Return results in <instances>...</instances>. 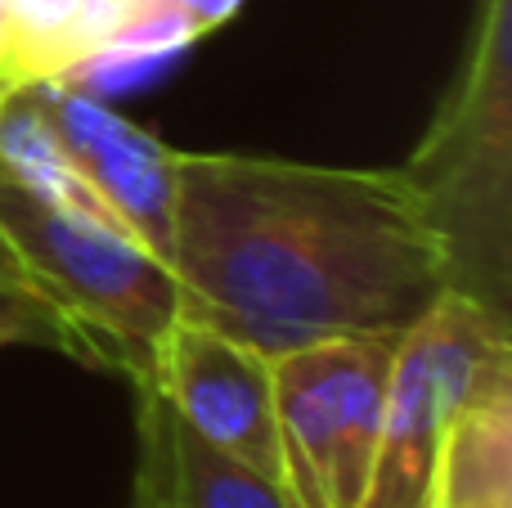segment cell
<instances>
[{
	"instance_id": "obj_1",
	"label": "cell",
	"mask_w": 512,
	"mask_h": 508,
	"mask_svg": "<svg viewBox=\"0 0 512 508\" xmlns=\"http://www.w3.org/2000/svg\"><path fill=\"white\" fill-rule=\"evenodd\" d=\"M180 315L279 360L405 333L450 293V252L400 167L176 149Z\"/></svg>"
},
{
	"instance_id": "obj_2",
	"label": "cell",
	"mask_w": 512,
	"mask_h": 508,
	"mask_svg": "<svg viewBox=\"0 0 512 508\" xmlns=\"http://www.w3.org/2000/svg\"><path fill=\"white\" fill-rule=\"evenodd\" d=\"M450 252V288L508 315L512 288V0H481L468 59L400 167Z\"/></svg>"
},
{
	"instance_id": "obj_3",
	"label": "cell",
	"mask_w": 512,
	"mask_h": 508,
	"mask_svg": "<svg viewBox=\"0 0 512 508\" xmlns=\"http://www.w3.org/2000/svg\"><path fill=\"white\" fill-rule=\"evenodd\" d=\"M0 230L68 320L81 365L117 369L131 383H144L162 333L180 315L176 270L122 225L50 207L5 176Z\"/></svg>"
},
{
	"instance_id": "obj_4",
	"label": "cell",
	"mask_w": 512,
	"mask_h": 508,
	"mask_svg": "<svg viewBox=\"0 0 512 508\" xmlns=\"http://www.w3.org/2000/svg\"><path fill=\"white\" fill-rule=\"evenodd\" d=\"M499 378H512L508 315L454 288L441 293L396 342L364 508H427L445 428Z\"/></svg>"
},
{
	"instance_id": "obj_5",
	"label": "cell",
	"mask_w": 512,
	"mask_h": 508,
	"mask_svg": "<svg viewBox=\"0 0 512 508\" xmlns=\"http://www.w3.org/2000/svg\"><path fill=\"white\" fill-rule=\"evenodd\" d=\"M400 333L324 338L274 360L283 477L301 508H364Z\"/></svg>"
},
{
	"instance_id": "obj_6",
	"label": "cell",
	"mask_w": 512,
	"mask_h": 508,
	"mask_svg": "<svg viewBox=\"0 0 512 508\" xmlns=\"http://www.w3.org/2000/svg\"><path fill=\"white\" fill-rule=\"evenodd\" d=\"M167 405L212 446L239 455L256 473L283 477L279 419H274V360L230 333L176 315L153 351L149 378Z\"/></svg>"
},
{
	"instance_id": "obj_7",
	"label": "cell",
	"mask_w": 512,
	"mask_h": 508,
	"mask_svg": "<svg viewBox=\"0 0 512 508\" xmlns=\"http://www.w3.org/2000/svg\"><path fill=\"white\" fill-rule=\"evenodd\" d=\"M32 99L50 126L59 131L63 149L72 153L86 180L99 189L108 207L126 221V230L171 266V216H176V149L149 135L144 126L126 122L122 113L90 95L68 77L32 81Z\"/></svg>"
},
{
	"instance_id": "obj_8",
	"label": "cell",
	"mask_w": 512,
	"mask_h": 508,
	"mask_svg": "<svg viewBox=\"0 0 512 508\" xmlns=\"http://www.w3.org/2000/svg\"><path fill=\"white\" fill-rule=\"evenodd\" d=\"M135 432L131 508H301L283 482L198 437L153 383H135Z\"/></svg>"
},
{
	"instance_id": "obj_9",
	"label": "cell",
	"mask_w": 512,
	"mask_h": 508,
	"mask_svg": "<svg viewBox=\"0 0 512 508\" xmlns=\"http://www.w3.org/2000/svg\"><path fill=\"white\" fill-rule=\"evenodd\" d=\"M427 508H512V378L490 383L450 419Z\"/></svg>"
},
{
	"instance_id": "obj_10",
	"label": "cell",
	"mask_w": 512,
	"mask_h": 508,
	"mask_svg": "<svg viewBox=\"0 0 512 508\" xmlns=\"http://www.w3.org/2000/svg\"><path fill=\"white\" fill-rule=\"evenodd\" d=\"M9 9L23 50V86H32V81L68 77L122 27L171 5L167 0H9Z\"/></svg>"
},
{
	"instance_id": "obj_11",
	"label": "cell",
	"mask_w": 512,
	"mask_h": 508,
	"mask_svg": "<svg viewBox=\"0 0 512 508\" xmlns=\"http://www.w3.org/2000/svg\"><path fill=\"white\" fill-rule=\"evenodd\" d=\"M0 347H45L77 360V338L59 306L45 297L41 279L27 270L23 252L0 230Z\"/></svg>"
},
{
	"instance_id": "obj_12",
	"label": "cell",
	"mask_w": 512,
	"mask_h": 508,
	"mask_svg": "<svg viewBox=\"0 0 512 508\" xmlns=\"http://www.w3.org/2000/svg\"><path fill=\"white\" fill-rule=\"evenodd\" d=\"M167 5L176 9V14L185 18V23L194 27L198 36H203V32H212V27L230 23V18L239 14L243 0H167Z\"/></svg>"
},
{
	"instance_id": "obj_13",
	"label": "cell",
	"mask_w": 512,
	"mask_h": 508,
	"mask_svg": "<svg viewBox=\"0 0 512 508\" xmlns=\"http://www.w3.org/2000/svg\"><path fill=\"white\" fill-rule=\"evenodd\" d=\"M0 81H5V90L23 86V50H18V27L9 0H0Z\"/></svg>"
},
{
	"instance_id": "obj_14",
	"label": "cell",
	"mask_w": 512,
	"mask_h": 508,
	"mask_svg": "<svg viewBox=\"0 0 512 508\" xmlns=\"http://www.w3.org/2000/svg\"><path fill=\"white\" fill-rule=\"evenodd\" d=\"M5 95H9V90H5V81H0V99H5Z\"/></svg>"
}]
</instances>
